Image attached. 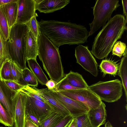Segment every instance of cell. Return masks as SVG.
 I'll use <instances>...</instances> for the list:
<instances>
[{
	"instance_id": "obj_1",
	"label": "cell",
	"mask_w": 127,
	"mask_h": 127,
	"mask_svg": "<svg viewBox=\"0 0 127 127\" xmlns=\"http://www.w3.org/2000/svg\"><path fill=\"white\" fill-rule=\"evenodd\" d=\"M41 32L58 47L65 44L80 45L87 42L89 32L84 26L54 20L38 22Z\"/></svg>"
},
{
	"instance_id": "obj_2",
	"label": "cell",
	"mask_w": 127,
	"mask_h": 127,
	"mask_svg": "<svg viewBox=\"0 0 127 127\" xmlns=\"http://www.w3.org/2000/svg\"><path fill=\"white\" fill-rule=\"evenodd\" d=\"M127 21L124 16L121 14L111 18L95 37L92 54L99 59L106 58L127 30Z\"/></svg>"
},
{
	"instance_id": "obj_3",
	"label": "cell",
	"mask_w": 127,
	"mask_h": 127,
	"mask_svg": "<svg viewBox=\"0 0 127 127\" xmlns=\"http://www.w3.org/2000/svg\"><path fill=\"white\" fill-rule=\"evenodd\" d=\"M38 56L50 79L57 83L65 76L59 49L41 32L38 38Z\"/></svg>"
},
{
	"instance_id": "obj_4",
	"label": "cell",
	"mask_w": 127,
	"mask_h": 127,
	"mask_svg": "<svg viewBox=\"0 0 127 127\" xmlns=\"http://www.w3.org/2000/svg\"><path fill=\"white\" fill-rule=\"evenodd\" d=\"M28 29L26 24H15L10 30L8 41L11 59L22 70L27 67L25 43Z\"/></svg>"
},
{
	"instance_id": "obj_5",
	"label": "cell",
	"mask_w": 127,
	"mask_h": 127,
	"mask_svg": "<svg viewBox=\"0 0 127 127\" xmlns=\"http://www.w3.org/2000/svg\"><path fill=\"white\" fill-rule=\"evenodd\" d=\"M118 0H97L94 7V18L89 24L90 31L89 35L93 34L101 27H103L111 18L114 11L120 6Z\"/></svg>"
},
{
	"instance_id": "obj_6",
	"label": "cell",
	"mask_w": 127,
	"mask_h": 127,
	"mask_svg": "<svg viewBox=\"0 0 127 127\" xmlns=\"http://www.w3.org/2000/svg\"><path fill=\"white\" fill-rule=\"evenodd\" d=\"M122 82L118 79L107 81H99L89 86L88 89L101 100L113 102L119 99L123 94Z\"/></svg>"
},
{
	"instance_id": "obj_7",
	"label": "cell",
	"mask_w": 127,
	"mask_h": 127,
	"mask_svg": "<svg viewBox=\"0 0 127 127\" xmlns=\"http://www.w3.org/2000/svg\"><path fill=\"white\" fill-rule=\"evenodd\" d=\"M58 92L72 99L84 103L89 107V109L98 107L102 101L95 94L88 88Z\"/></svg>"
},
{
	"instance_id": "obj_8",
	"label": "cell",
	"mask_w": 127,
	"mask_h": 127,
	"mask_svg": "<svg viewBox=\"0 0 127 127\" xmlns=\"http://www.w3.org/2000/svg\"><path fill=\"white\" fill-rule=\"evenodd\" d=\"M76 63L94 76L98 74V64L88 46L79 45L75 49Z\"/></svg>"
},
{
	"instance_id": "obj_9",
	"label": "cell",
	"mask_w": 127,
	"mask_h": 127,
	"mask_svg": "<svg viewBox=\"0 0 127 127\" xmlns=\"http://www.w3.org/2000/svg\"><path fill=\"white\" fill-rule=\"evenodd\" d=\"M50 94L56 98L69 111L73 118L87 113L89 109L84 103L67 97L58 92L48 90Z\"/></svg>"
},
{
	"instance_id": "obj_10",
	"label": "cell",
	"mask_w": 127,
	"mask_h": 127,
	"mask_svg": "<svg viewBox=\"0 0 127 127\" xmlns=\"http://www.w3.org/2000/svg\"><path fill=\"white\" fill-rule=\"evenodd\" d=\"M26 95L19 90L12 98L14 119L16 127H24Z\"/></svg>"
},
{
	"instance_id": "obj_11",
	"label": "cell",
	"mask_w": 127,
	"mask_h": 127,
	"mask_svg": "<svg viewBox=\"0 0 127 127\" xmlns=\"http://www.w3.org/2000/svg\"><path fill=\"white\" fill-rule=\"evenodd\" d=\"M35 0H18L17 18L15 24H26L35 13Z\"/></svg>"
},
{
	"instance_id": "obj_12",
	"label": "cell",
	"mask_w": 127,
	"mask_h": 127,
	"mask_svg": "<svg viewBox=\"0 0 127 127\" xmlns=\"http://www.w3.org/2000/svg\"><path fill=\"white\" fill-rule=\"evenodd\" d=\"M25 105L33 111L40 123L53 112L56 111L47 103L36 99L27 95Z\"/></svg>"
},
{
	"instance_id": "obj_13",
	"label": "cell",
	"mask_w": 127,
	"mask_h": 127,
	"mask_svg": "<svg viewBox=\"0 0 127 127\" xmlns=\"http://www.w3.org/2000/svg\"><path fill=\"white\" fill-rule=\"evenodd\" d=\"M29 87L32 91L44 99L46 102L52 107L56 111L60 112L64 116L70 114L67 110L50 94L47 88L39 89L34 87L29 86Z\"/></svg>"
},
{
	"instance_id": "obj_14",
	"label": "cell",
	"mask_w": 127,
	"mask_h": 127,
	"mask_svg": "<svg viewBox=\"0 0 127 127\" xmlns=\"http://www.w3.org/2000/svg\"><path fill=\"white\" fill-rule=\"evenodd\" d=\"M36 10L45 13L53 12L64 8L70 2L69 0H35Z\"/></svg>"
},
{
	"instance_id": "obj_15",
	"label": "cell",
	"mask_w": 127,
	"mask_h": 127,
	"mask_svg": "<svg viewBox=\"0 0 127 127\" xmlns=\"http://www.w3.org/2000/svg\"><path fill=\"white\" fill-rule=\"evenodd\" d=\"M16 92L10 89L0 78V103L13 118L12 98Z\"/></svg>"
},
{
	"instance_id": "obj_16",
	"label": "cell",
	"mask_w": 127,
	"mask_h": 127,
	"mask_svg": "<svg viewBox=\"0 0 127 127\" xmlns=\"http://www.w3.org/2000/svg\"><path fill=\"white\" fill-rule=\"evenodd\" d=\"M105 104L102 101L100 106L90 109L87 113L88 118L94 127H99L105 124L107 117Z\"/></svg>"
},
{
	"instance_id": "obj_17",
	"label": "cell",
	"mask_w": 127,
	"mask_h": 127,
	"mask_svg": "<svg viewBox=\"0 0 127 127\" xmlns=\"http://www.w3.org/2000/svg\"><path fill=\"white\" fill-rule=\"evenodd\" d=\"M25 49L27 60L36 59L38 56V39L28 29L25 38Z\"/></svg>"
},
{
	"instance_id": "obj_18",
	"label": "cell",
	"mask_w": 127,
	"mask_h": 127,
	"mask_svg": "<svg viewBox=\"0 0 127 127\" xmlns=\"http://www.w3.org/2000/svg\"><path fill=\"white\" fill-rule=\"evenodd\" d=\"M4 11L10 30L16 21L18 0L6 4L2 6Z\"/></svg>"
},
{
	"instance_id": "obj_19",
	"label": "cell",
	"mask_w": 127,
	"mask_h": 127,
	"mask_svg": "<svg viewBox=\"0 0 127 127\" xmlns=\"http://www.w3.org/2000/svg\"><path fill=\"white\" fill-rule=\"evenodd\" d=\"M28 66L38 81L42 85H45L49 80L44 73L36 60L30 59L27 60Z\"/></svg>"
},
{
	"instance_id": "obj_20",
	"label": "cell",
	"mask_w": 127,
	"mask_h": 127,
	"mask_svg": "<svg viewBox=\"0 0 127 127\" xmlns=\"http://www.w3.org/2000/svg\"><path fill=\"white\" fill-rule=\"evenodd\" d=\"M118 75L122 80V83L125 94L126 101L127 102V48L123 57L122 58L119 65Z\"/></svg>"
},
{
	"instance_id": "obj_21",
	"label": "cell",
	"mask_w": 127,
	"mask_h": 127,
	"mask_svg": "<svg viewBox=\"0 0 127 127\" xmlns=\"http://www.w3.org/2000/svg\"><path fill=\"white\" fill-rule=\"evenodd\" d=\"M65 75L68 83L72 86L80 89H88L89 86L82 75L78 73L71 70Z\"/></svg>"
},
{
	"instance_id": "obj_22",
	"label": "cell",
	"mask_w": 127,
	"mask_h": 127,
	"mask_svg": "<svg viewBox=\"0 0 127 127\" xmlns=\"http://www.w3.org/2000/svg\"><path fill=\"white\" fill-rule=\"evenodd\" d=\"M118 64L116 62L108 59L103 60L99 65V68L103 73L104 77L107 74H110L115 77L118 71Z\"/></svg>"
},
{
	"instance_id": "obj_23",
	"label": "cell",
	"mask_w": 127,
	"mask_h": 127,
	"mask_svg": "<svg viewBox=\"0 0 127 127\" xmlns=\"http://www.w3.org/2000/svg\"><path fill=\"white\" fill-rule=\"evenodd\" d=\"M64 117L60 112L54 111L40 122L38 127H54Z\"/></svg>"
},
{
	"instance_id": "obj_24",
	"label": "cell",
	"mask_w": 127,
	"mask_h": 127,
	"mask_svg": "<svg viewBox=\"0 0 127 127\" xmlns=\"http://www.w3.org/2000/svg\"><path fill=\"white\" fill-rule=\"evenodd\" d=\"M10 59L8 41L5 39L0 31V69L3 63Z\"/></svg>"
},
{
	"instance_id": "obj_25",
	"label": "cell",
	"mask_w": 127,
	"mask_h": 127,
	"mask_svg": "<svg viewBox=\"0 0 127 127\" xmlns=\"http://www.w3.org/2000/svg\"><path fill=\"white\" fill-rule=\"evenodd\" d=\"M22 85L24 86L37 87L38 81L32 71L27 67L22 70Z\"/></svg>"
},
{
	"instance_id": "obj_26",
	"label": "cell",
	"mask_w": 127,
	"mask_h": 127,
	"mask_svg": "<svg viewBox=\"0 0 127 127\" xmlns=\"http://www.w3.org/2000/svg\"><path fill=\"white\" fill-rule=\"evenodd\" d=\"M0 31L5 39L8 40L10 30L2 6H0Z\"/></svg>"
},
{
	"instance_id": "obj_27",
	"label": "cell",
	"mask_w": 127,
	"mask_h": 127,
	"mask_svg": "<svg viewBox=\"0 0 127 127\" xmlns=\"http://www.w3.org/2000/svg\"><path fill=\"white\" fill-rule=\"evenodd\" d=\"M9 60H6L3 63L0 69V78L2 80L15 81L11 73Z\"/></svg>"
},
{
	"instance_id": "obj_28",
	"label": "cell",
	"mask_w": 127,
	"mask_h": 127,
	"mask_svg": "<svg viewBox=\"0 0 127 127\" xmlns=\"http://www.w3.org/2000/svg\"><path fill=\"white\" fill-rule=\"evenodd\" d=\"M0 123L9 127L14 124L13 118L0 103Z\"/></svg>"
},
{
	"instance_id": "obj_29",
	"label": "cell",
	"mask_w": 127,
	"mask_h": 127,
	"mask_svg": "<svg viewBox=\"0 0 127 127\" xmlns=\"http://www.w3.org/2000/svg\"><path fill=\"white\" fill-rule=\"evenodd\" d=\"M9 63L11 73L14 81L22 85V70L11 59L9 60Z\"/></svg>"
},
{
	"instance_id": "obj_30",
	"label": "cell",
	"mask_w": 127,
	"mask_h": 127,
	"mask_svg": "<svg viewBox=\"0 0 127 127\" xmlns=\"http://www.w3.org/2000/svg\"><path fill=\"white\" fill-rule=\"evenodd\" d=\"M37 16V14L35 13L34 16L26 24L27 25L28 30L32 33L37 39L41 32L40 29L38 22L36 19V17Z\"/></svg>"
},
{
	"instance_id": "obj_31",
	"label": "cell",
	"mask_w": 127,
	"mask_h": 127,
	"mask_svg": "<svg viewBox=\"0 0 127 127\" xmlns=\"http://www.w3.org/2000/svg\"><path fill=\"white\" fill-rule=\"evenodd\" d=\"M79 89H80L74 87L69 84L65 75L62 79L57 83L55 91H53L58 92L62 91Z\"/></svg>"
},
{
	"instance_id": "obj_32",
	"label": "cell",
	"mask_w": 127,
	"mask_h": 127,
	"mask_svg": "<svg viewBox=\"0 0 127 127\" xmlns=\"http://www.w3.org/2000/svg\"><path fill=\"white\" fill-rule=\"evenodd\" d=\"M126 48L125 43L120 41H117L112 49V55L117 56L121 58L123 56Z\"/></svg>"
},
{
	"instance_id": "obj_33",
	"label": "cell",
	"mask_w": 127,
	"mask_h": 127,
	"mask_svg": "<svg viewBox=\"0 0 127 127\" xmlns=\"http://www.w3.org/2000/svg\"><path fill=\"white\" fill-rule=\"evenodd\" d=\"M74 118L75 120L77 127H94L91 123L87 113Z\"/></svg>"
},
{
	"instance_id": "obj_34",
	"label": "cell",
	"mask_w": 127,
	"mask_h": 127,
	"mask_svg": "<svg viewBox=\"0 0 127 127\" xmlns=\"http://www.w3.org/2000/svg\"><path fill=\"white\" fill-rule=\"evenodd\" d=\"M3 81L7 86L10 89L16 92L20 90L25 86L14 81L5 80Z\"/></svg>"
},
{
	"instance_id": "obj_35",
	"label": "cell",
	"mask_w": 127,
	"mask_h": 127,
	"mask_svg": "<svg viewBox=\"0 0 127 127\" xmlns=\"http://www.w3.org/2000/svg\"><path fill=\"white\" fill-rule=\"evenodd\" d=\"M29 117L38 127L40 122L33 111L29 107L25 105V116Z\"/></svg>"
},
{
	"instance_id": "obj_36",
	"label": "cell",
	"mask_w": 127,
	"mask_h": 127,
	"mask_svg": "<svg viewBox=\"0 0 127 127\" xmlns=\"http://www.w3.org/2000/svg\"><path fill=\"white\" fill-rule=\"evenodd\" d=\"M73 119L70 114L66 116L54 127H67Z\"/></svg>"
},
{
	"instance_id": "obj_37",
	"label": "cell",
	"mask_w": 127,
	"mask_h": 127,
	"mask_svg": "<svg viewBox=\"0 0 127 127\" xmlns=\"http://www.w3.org/2000/svg\"><path fill=\"white\" fill-rule=\"evenodd\" d=\"M24 127H38L37 125L28 117L25 116Z\"/></svg>"
},
{
	"instance_id": "obj_38",
	"label": "cell",
	"mask_w": 127,
	"mask_h": 127,
	"mask_svg": "<svg viewBox=\"0 0 127 127\" xmlns=\"http://www.w3.org/2000/svg\"><path fill=\"white\" fill-rule=\"evenodd\" d=\"M57 82L50 79L48 80L45 85L47 89L53 91H54L56 89Z\"/></svg>"
},
{
	"instance_id": "obj_39",
	"label": "cell",
	"mask_w": 127,
	"mask_h": 127,
	"mask_svg": "<svg viewBox=\"0 0 127 127\" xmlns=\"http://www.w3.org/2000/svg\"><path fill=\"white\" fill-rule=\"evenodd\" d=\"M122 3L123 8L124 16L125 17L126 20H127V0H122Z\"/></svg>"
},
{
	"instance_id": "obj_40",
	"label": "cell",
	"mask_w": 127,
	"mask_h": 127,
	"mask_svg": "<svg viewBox=\"0 0 127 127\" xmlns=\"http://www.w3.org/2000/svg\"><path fill=\"white\" fill-rule=\"evenodd\" d=\"M16 0H0V6H1L4 5L10 2L14 1Z\"/></svg>"
},
{
	"instance_id": "obj_41",
	"label": "cell",
	"mask_w": 127,
	"mask_h": 127,
	"mask_svg": "<svg viewBox=\"0 0 127 127\" xmlns=\"http://www.w3.org/2000/svg\"><path fill=\"white\" fill-rule=\"evenodd\" d=\"M67 127H77L74 118H73Z\"/></svg>"
},
{
	"instance_id": "obj_42",
	"label": "cell",
	"mask_w": 127,
	"mask_h": 127,
	"mask_svg": "<svg viewBox=\"0 0 127 127\" xmlns=\"http://www.w3.org/2000/svg\"><path fill=\"white\" fill-rule=\"evenodd\" d=\"M104 127H113L110 122L108 121L105 124Z\"/></svg>"
},
{
	"instance_id": "obj_43",
	"label": "cell",
	"mask_w": 127,
	"mask_h": 127,
	"mask_svg": "<svg viewBox=\"0 0 127 127\" xmlns=\"http://www.w3.org/2000/svg\"><path fill=\"white\" fill-rule=\"evenodd\" d=\"M9 127H16L15 123L12 126H10Z\"/></svg>"
},
{
	"instance_id": "obj_44",
	"label": "cell",
	"mask_w": 127,
	"mask_h": 127,
	"mask_svg": "<svg viewBox=\"0 0 127 127\" xmlns=\"http://www.w3.org/2000/svg\"><path fill=\"white\" fill-rule=\"evenodd\" d=\"M125 107H126V110H127V104L126 105V106Z\"/></svg>"
},
{
	"instance_id": "obj_45",
	"label": "cell",
	"mask_w": 127,
	"mask_h": 127,
	"mask_svg": "<svg viewBox=\"0 0 127 127\" xmlns=\"http://www.w3.org/2000/svg\"><path fill=\"white\" fill-rule=\"evenodd\" d=\"M3 127V126H1V127Z\"/></svg>"
}]
</instances>
